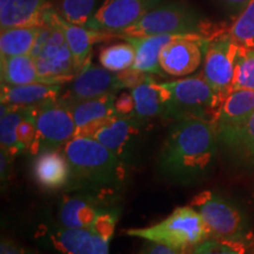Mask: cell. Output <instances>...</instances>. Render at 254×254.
Returning a JSON list of instances; mask_svg holds the SVG:
<instances>
[{"label":"cell","instance_id":"cell-1","mask_svg":"<svg viewBox=\"0 0 254 254\" xmlns=\"http://www.w3.org/2000/svg\"><path fill=\"white\" fill-rule=\"evenodd\" d=\"M219 144L213 122L187 118L173 122L157 159L158 172L166 182L190 185L212 167Z\"/></svg>","mask_w":254,"mask_h":254},{"label":"cell","instance_id":"cell-2","mask_svg":"<svg viewBox=\"0 0 254 254\" xmlns=\"http://www.w3.org/2000/svg\"><path fill=\"white\" fill-rule=\"evenodd\" d=\"M72 170L69 190L118 193L127 182V166L92 136H74L63 147Z\"/></svg>","mask_w":254,"mask_h":254},{"label":"cell","instance_id":"cell-3","mask_svg":"<svg viewBox=\"0 0 254 254\" xmlns=\"http://www.w3.org/2000/svg\"><path fill=\"white\" fill-rule=\"evenodd\" d=\"M230 30L224 23L208 20L194 5L187 0L161 2L134 24L114 37H147L157 34H198L211 39Z\"/></svg>","mask_w":254,"mask_h":254},{"label":"cell","instance_id":"cell-4","mask_svg":"<svg viewBox=\"0 0 254 254\" xmlns=\"http://www.w3.org/2000/svg\"><path fill=\"white\" fill-rule=\"evenodd\" d=\"M122 208L118 193L90 190H69L59 207V225L69 228H87L112 239Z\"/></svg>","mask_w":254,"mask_h":254},{"label":"cell","instance_id":"cell-5","mask_svg":"<svg viewBox=\"0 0 254 254\" xmlns=\"http://www.w3.org/2000/svg\"><path fill=\"white\" fill-rule=\"evenodd\" d=\"M168 92L165 120L195 118L213 122L222 98L202 75L163 82Z\"/></svg>","mask_w":254,"mask_h":254},{"label":"cell","instance_id":"cell-6","mask_svg":"<svg viewBox=\"0 0 254 254\" xmlns=\"http://www.w3.org/2000/svg\"><path fill=\"white\" fill-rule=\"evenodd\" d=\"M125 234L179 250H190L211 237L204 219L192 206L178 207L158 224L131 228L125 231Z\"/></svg>","mask_w":254,"mask_h":254},{"label":"cell","instance_id":"cell-7","mask_svg":"<svg viewBox=\"0 0 254 254\" xmlns=\"http://www.w3.org/2000/svg\"><path fill=\"white\" fill-rule=\"evenodd\" d=\"M30 56L41 80L47 84H66L79 71L64 32L51 20L44 21Z\"/></svg>","mask_w":254,"mask_h":254},{"label":"cell","instance_id":"cell-8","mask_svg":"<svg viewBox=\"0 0 254 254\" xmlns=\"http://www.w3.org/2000/svg\"><path fill=\"white\" fill-rule=\"evenodd\" d=\"M190 206L199 212L211 237L252 243L250 221L241 209L217 192L206 190L193 198Z\"/></svg>","mask_w":254,"mask_h":254},{"label":"cell","instance_id":"cell-9","mask_svg":"<svg viewBox=\"0 0 254 254\" xmlns=\"http://www.w3.org/2000/svg\"><path fill=\"white\" fill-rule=\"evenodd\" d=\"M37 136L31 152L38 154L47 148H62L75 136L74 119L69 105L62 98L34 106Z\"/></svg>","mask_w":254,"mask_h":254},{"label":"cell","instance_id":"cell-10","mask_svg":"<svg viewBox=\"0 0 254 254\" xmlns=\"http://www.w3.org/2000/svg\"><path fill=\"white\" fill-rule=\"evenodd\" d=\"M238 51L230 30L211 38L206 46L202 77L222 99L232 92Z\"/></svg>","mask_w":254,"mask_h":254},{"label":"cell","instance_id":"cell-11","mask_svg":"<svg viewBox=\"0 0 254 254\" xmlns=\"http://www.w3.org/2000/svg\"><path fill=\"white\" fill-rule=\"evenodd\" d=\"M161 2L163 0H104L85 27L114 37Z\"/></svg>","mask_w":254,"mask_h":254},{"label":"cell","instance_id":"cell-12","mask_svg":"<svg viewBox=\"0 0 254 254\" xmlns=\"http://www.w3.org/2000/svg\"><path fill=\"white\" fill-rule=\"evenodd\" d=\"M120 90H123V85L118 73L94 65L90 58L69 81L68 87L60 98L71 105L105 95H117Z\"/></svg>","mask_w":254,"mask_h":254},{"label":"cell","instance_id":"cell-13","mask_svg":"<svg viewBox=\"0 0 254 254\" xmlns=\"http://www.w3.org/2000/svg\"><path fill=\"white\" fill-rule=\"evenodd\" d=\"M207 38L198 34H179L164 47L160 66L165 74L185 77L192 74L204 62Z\"/></svg>","mask_w":254,"mask_h":254},{"label":"cell","instance_id":"cell-14","mask_svg":"<svg viewBox=\"0 0 254 254\" xmlns=\"http://www.w3.org/2000/svg\"><path fill=\"white\" fill-rule=\"evenodd\" d=\"M142 123L135 117H114L92 135L126 165L132 163Z\"/></svg>","mask_w":254,"mask_h":254},{"label":"cell","instance_id":"cell-15","mask_svg":"<svg viewBox=\"0 0 254 254\" xmlns=\"http://www.w3.org/2000/svg\"><path fill=\"white\" fill-rule=\"evenodd\" d=\"M218 144L233 163L254 167V112L233 125L215 127Z\"/></svg>","mask_w":254,"mask_h":254},{"label":"cell","instance_id":"cell-16","mask_svg":"<svg viewBox=\"0 0 254 254\" xmlns=\"http://www.w3.org/2000/svg\"><path fill=\"white\" fill-rule=\"evenodd\" d=\"M49 240L59 254H110V239L87 228L59 226L49 234Z\"/></svg>","mask_w":254,"mask_h":254},{"label":"cell","instance_id":"cell-17","mask_svg":"<svg viewBox=\"0 0 254 254\" xmlns=\"http://www.w3.org/2000/svg\"><path fill=\"white\" fill-rule=\"evenodd\" d=\"M32 174L43 190H67L72 180V170L67 158L60 148H47L36 154Z\"/></svg>","mask_w":254,"mask_h":254},{"label":"cell","instance_id":"cell-18","mask_svg":"<svg viewBox=\"0 0 254 254\" xmlns=\"http://www.w3.org/2000/svg\"><path fill=\"white\" fill-rule=\"evenodd\" d=\"M45 20L53 21L64 32V36L66 38L67 45L79 69L91 58L92 47L95 43L107 39L109 37H113L110 33L91 30L81 25L69 23L59 14L58 11L52 8L51 5L45 9V13H44V21Z\"/></svg>","mask_w":254,"mask_h":254},{"label":"cell","instance_id":"cell-19","mask_svg":"<svg viewBox=\"0 0 254 254\" xmlns=\"http://www.w3.org/2000/svg\"><path fill=\"white\" fill-rule=\"evenodd\" d=\"M116 97L110 94L69 105L77 127L75 136H92L101 126L117 117L114 109Z\"/></svg>","mask_w":254,"mask_h":254},{"label":"cell","instance_id":"cell-20","mask_svg":"<svg viewBox=\"0 0 254 254\" xmlns=\"http://www.w3.org/2000/svg\"><path fill=\"white\" fill-rule=\"evenodd\" d=\"M131 93L134 99V117L145 124L154 118L165 119L168 100V92L163 82H157L148 77L140 85L132 88Z\"/></svg>","mask_w":254,"mask_h":254},{"label":"cell","instance_id":"cell-21","mask_svg":"<svg viewBox=\"0 0 254 254\" xmlns=\"http://www.w3.org/2000/svg\"><path fill=\"white\" fill-rule=\"evenodd\" d=\"M179 34H157L147 37H124L135 50V59L132 68L146 74H163L160 53L170 41Z\"/></svg>","mask_w":254,"mask_h":254},{"label":"cell","instance_id":"cell-22","mask_svg":"<svg viewBox=\"0 0 254 254\" xmlns=\"http://www.w3.org/2000/svg\"><path fill=\"white\" fill-rule=\"evenodd\" d=\"M49 0H8L0 8L1 31L11 27L43 26Z\"/></svg>","mask_w":254,"mask_h":254},{"label":"cell","instance_id":"cell-23","mask_svg":"<svg viewBox=\"0 0 254 254\" xmlns=\"http://www.w3.org/2000/svg\"><path fill=\"white\" fill-rule=\"evenodd\" d=\"M62 91V84L32 82L18 86L1 84V104L19 107L38 106L49 100L59 98Z\"/></svg>","mask_w":254,"mask_h":254},{"label":"cell","instance_id":"cell-24","mask_svg":"<svg viewBox=\"0 0 254 254\" xmlns=\"http://www.w3.org/2000/svg\"><path fill=\"white\" fill-rule=\"evenodd\" d=\"M254 112V91L233 90L222 100L214 119L215 127L233 125L249 118Z\"/></svg>","mask_w":254,"mask_h":254},{"label":"cell","instance_id":"cell-25","mask_svg":"<svg viewBox=\"0 0 254 254\" xmlns=\"http://www.w3.org/2000/svg\"><path fill=\"white\" fill-rule=\"evenodd\" d=\"M43 82L37 71L36 63L30 55L1 59V84L9 86Z\"/></svg>","mask_w":254,"mask_h":254},{"label":"cell","instance_id":"cell-26","mask_svg":"<svg viewBox=\"0 0 254 254\" xmlns=\"http://www.w3.org/2000/svg\"><path fill=\"white\" fill-rule=\"evenodd\" d=\"M41 26L11 27L1 31L0 36V53L2 58L30 55Z\"/></svg>","mask_w":254,"mask_h":254},{"label":"cell","instance_id":"cell-27","mask_svg":"<svg viewBox=\"0 0 254 254\" xmlns=\"http://www.w3.org/2000/svg\"><path fill=\"white\" fill-rule=\"evenodd\" d=\"M31 109L32 107H19L1 104L0 142H1V148H6L14 155L18 153V126L26 118Z\"/></svg>","mask_w":254,"mask_h":254},{"label":"cell","instance_id":"cell-28","mask_svg":"<svg viewBox=\"0 0 254 254\" xmlns=\"http://www.w3.org/2000/svg\"><path fill=\"white\" fill-rule=\"evenodd\" d=\"M134 59L135 50L128 41L105 46L99 53L100 65L114 73H119L132 67Z\"/></svg>","mask_w":254,"mask_h":254},{"label":"cell","instance_id":"cell-29","mask_svg":"<svg viewBox=\"0 0 254 254\" xmlns=\"http://www.w3.org/2000/svg\"><path fill=\"white\" fill-rule=\"evenodd\" d=\"M252 243L209 237L190 250V254H251Z\"/></svg>","mask_w":254,"mask_h":254},{"label":"cell","instance_id":"cell-30","mask_svg":"<svg viewBox=\"0 0 254 254\" xmlns=\"http://www.w3.org/2000/svg\"><path fill=\"white\" fill-rule=\"evenodd\" d=\"M99 0H59L58 12L72 24L85 26L98 9Z\"/></svg>","mask_w":254,"mask_h":254},{"label":"cell","instance_id":"cell-31","mask_svg":"<svg viewBox=\"0 0 254 254\" xmlns=\"http://www.w3.org/2000/svg\"><path fill=\"white\" fill-rule=\"evenodd\" d=\"M241 88L254 91V49L239 45L232 91Z\"/></svg>","mask_w":254,"mask_h":254},{"label":"cell","instance_id":"cell-32","mask_svg":"<svg viewBox=\"0 0 254 254\" xmlns=\"http://www.w3.org/2000/svg\"><path fill=\"white\" fill-rule=\"evenodd\" d=\"M230 34L238 45L254 49V0L234 19Z\"/></svg>","mask_w":254,"mask_h":254},{"label":"cell","instance_id":"cell-33","mask_svg":"<svg viewBox=\"0 0 254 254\" xmlns=\"http://www.w3.org/2000/svg\"><path fill=\"white\" fill-rule=\"evenodd\" d=\"M37 136L36 123H34V106H32L30 113L23 122L19 124L17 138H18V153L31 150L32 145Z\"/></svg>","mask_w":254,"mask_h":254},{"label":"cell","instance_id":"cell-34","mask_svg":"<svg viewBox=\"0 0 254 254\" xmlns=\"http://www.w3.org/2000/svg\"><path fill=\"white\" fill-rule=\"evenodd\" d=\"M114 109H116L117 117H124V118L134 117V99H133L132 93L123 92L117 95Z\"/></svg>","mask_w":254,"mask_h":254},{"label":"cell","instance_id":"cell-35","mask_svg":"<svg viewBox=\"0 0 254 254\" xmlns=\"http://www.w3.org/2000/svg\"><path fill=\"white\" fill-rule=\"evenodd\" d=\"M231 19H236L245 9L251 0H212Z\"/></svg>","mask_w":254,"mask_h":254},{"label":"cell","instance_id":"cell-36","mask_svg":"<svg viewBox=\"0 0 254 254\" xmlns=\"http://www.w3.org/2000/svg\"><path fill=\"white\" fill-rule=\"evenodd\" d=\"M119 80L122 82L123 88H134L140 85L141 82H144L150 75L142 73L140 71H136V69L129 67L118 73Z\"/></svg>","mask_w":254,"mask_h":254},{"label":"cell","instance_id":"cell-37","mask_svg":"<svg viewBox=\"0 0 254 254\" xmlns=\"http://www.w3.org/2000/svg\"><path fill=\"white\" fill-rule=\"evenodd\" d=\"M138 254H190V250L173 249L164 244L154 243V241L145 240Z\"/></svg>","mask_w":254,"mask_h":254},{"label":"cell","instance_id":"cell-38","mask_svg":"<svg viewBox=\"0 0 254 254\" xmlns=\"http://www.w3.org/2000/svg\"><path fill=\"white\" fill-rule=\"evenodd\" d=\"M14 154L6 148H1V154H0V178H1V186L7 185L9 182V177L12 173V165H13Z\"/></svg>","mask_w":254,"mask_h":254},{"label":"cell","instance_id":"cell-39","mask_svg":"<svg viewBox=\"0 0 254 254\" xmlns=\"http://www.w3.org/2000/svg\"><path fill=\"white\" fill-rule=\"evenodd\" d=\"M0 254H40L37 251L25 247L13 239L2 238L0 243Z\"/></svg>","mask_w":254,"mask_h":254},{"label":"cell","instance_id":"cell-40","mask_svg":"<svg viewBox=\"0 0 254 254\" xmlns=\"http://www.w3.org/2000/svg\"><path fill=\"white\" fill-rule=\"evenodd\" d=\"M8 0H0V8L4 7V6L6 5V2H7Z\"/></svg>","mask_w":254,"mask_h":254},{"label":"cell","instance_id":"cell-41","mask_svg":"<svg viewBox=\"0 0 254 254\" xmlns=\"http://www.w3.org/2000/svg\"><path fill=\"white\" fill-rule=\"evenodd\" d=\"M251 254H254V247H253V250H252V253H251Z\"/></svg>","mask_w":254,"mask_h":254}]
</instances>
